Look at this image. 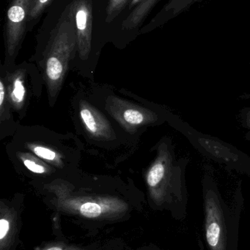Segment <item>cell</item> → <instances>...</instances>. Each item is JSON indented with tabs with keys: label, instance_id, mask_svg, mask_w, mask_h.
<instances>
[{
	"label": "cell",
	"instance_id": "3",
	"mask_svg": "<svg viewBox=\"0 0 250 250\" xmlns=\"http://www.w3.org/2000/svg\"><path fill=\"white\" fill-rule=\"evenodd\" d=\"M205 240L208 250H238V214L225 210L215 194L205 198Z\"/></svg>",
	"mask_w": 250,
	"mask_h": 250
},
{
	"label": "cell",
	"instance_id": "6",
	"mask_svg": "<svg viewBox=\"0 0 250 250\" xmlns=\"http://www.w3.org/2000/svg\"><path fill=\"white\" fill-rule=\"evenodd\" d=\"M22 203L18 199L0 201V250H17L21 243Z\"/></svg>",
	"mask_w": 250,
	"mask_h": 250
},
{
	"label": "cell",
	"instance_id": "21",
	"mask_svg": "<svg viewBox=\"0 0 250 250\" xmlns=\"http://www.w3.org/2000/svg\"><path fill=\"white\" fill-rule=\"evenodd\" d=\"M142 0H132L130 4V8L132 7H135V5L138 4V3L140 2Z\"/></svg>",
	"mask_w": 250,
	"mask_h": 250
},
{
	"label": "cell",
	"instance_id": "1",
	"mask_svg": "<svg viewBox=\"0 0 250 250\" xmlns=\"http://www.w3.org/2000/svg\"><path fill=\"white\" fill-rule=\"evenodd\" d=\"M56 179L43 186L44 203L52 216H63L95 236L109 226L126 223L142 210V204L126 194L96 190Z\"/></svg>",
	"mask_w": 250,
	"mask_h": 250
},
{
	"label": "cell",
	"instance_id": "5",
	"mask_svg": "<svg viewBox=\"0 0 250 250\" xmlns=\"http://www.w3.org/2000/svg\"><path fill=\"white\" fill-rule=\"evenodd\" d=\"M106 110L129 133H135L139 128L157 120V116L151 110L115 96L107 98Z\"/></svg>",
	"mask_w": 250,
	"mask_h": 250
},
{
	"label": "cell",
	"instance_id": "20",
	"mask_svg": "<svg viewBox=\"0 0 250 250\" xmlns=\"http://www.w3.org/2000/svg\"><path fill=\"white\" fill-rule=\"evenodd\" d=\"M134 250H162L154 245H145L139 247Z\"/></svg>",
	"mask_w": 250,
	"mask_h": 250
},
{
	"label": "cell",
	"instance_id": "2",
	"mask_svg": "<svg viewBox=\"0 0 250 250\" xmlns=\"http://www.w3.org/2000/svg\"><path fill=\"white\" fill-rule=\"evenodd\" d=\"M76 48L74 20L69 10L52 31L44 54V79L51 98L60 92Z\"/></svg>",
	"mask_w": 250,
	"mask_h": 250
},
{
	"label": "cell",
	"instance_id": "18",
	"mask_svg": "<svg viewBox=\"0 0 250 250\" xmlns=\"http://www.w3.org/2000/svg\"><path fill=\"white\" fill-rule=\"evenodd\" d=\"M127 245L124 241L119 238H113L103 243L101 250H127Z\"/></svg>",
	"mask_w": 250,
	"mask_h": 250
},
{
	"label": "cell",
	"instance_id": "9",
	"mask_svg": "<svg viewBox=\"0 0 250 250\" xmlns=\"http://www.w3.org/2000/svg\"><path fill=\"white\" fill-rule=\"evenodd\" d=\"M79 116L85 129L92 138L101 141L115 138L114 129L108 120L87 101L79 103Z\"/></svg>",
	"mask_w": 250,
	"mask_h": 250
},
{
	"label": "cell",
	"instance_id": "14",
	"mask_svg": "<svg viewBox=\"0 0 250 250\" xmlns=\"http://www.w3.org/2000/svg\"><path fill=\"white\" fill-rule=\"evenodd\" d=\"M17 157L23 166L32 173L38 174H49L52 171V168L45 164L41 159L29 153L19 152Z\"/></svg>",
	"mask_w": 250,
	"mask_h": 250
},
{
	"label": "cell",
	"instance_id": "12",
	"mask_svg": "<svg viewBox=\"0 0 250 250\" xmlns=\"http://www.w3.org/2000/svg\"><path fill=\"white\" fill-rule=\"evenodd\" d=\"M158 1L159 0H142L123 21L122 29L124 31L131 30L137 27Z\"/></svg>",
	"mask_w": 250,
	"mask_h": 250
},
{
	"label": "cell",
	"instance_id": "7",
	"mask_svg": "<svg viewBox=\"0 0 250 250\" xmlns=\"http://www.w3.org/2000/svg\"><path fill=\"white\" fill-rule=\"evenodd\" d=\"M33 0H13L6 16L5 48L10 57L14 55L26 31Z\"/></svg>",
	"mask_w": 250,
	"mask_h": 250
},
{
	"label": "cell",
	"instance_id": "10",
	"mask_svg": "<svg viewBox=\"0 0 250 250\" xmlns=\"http://www.w3.org/2000/svg\"><path fill=\"white\" fill-rule=\"evenodd\" d=\"M25 72L20 69L7 76L8 89L7 98L9 102L16 110L22 109L26 98V87H25Z\"/></svg>",
	"mask_w": 250,
	"mask_h": 250
},
{
	"label": "cell",
	"instance_id": "16",
	"mask_svg": "<svg viewBox=\"0 0 250 250\" xmlns=\"http://www.w3.org/2000/svg\"><path fill=\"white\" fill-rule=\"evenodd\" d=\"M52 0H33L29 20L37 19Z\"/></svg>",
	"mask_w": 250,
	"mask_h": 250
},
{
	"label": "cell",
	"instance_id": "15",
	"mask_svg": "<svg viewBox=\"0 0 250 250\" xmlns=\"http://www.w3.org/2000/svg\"><path fill=\"white\" fill-rule=\"evenodd\" d=\"M129 0H110L106 10V22L111 23L126 7Z\"/></svg>",
	"mask_w": 250,
	"mask_h": 250
},
{
	"label": "cell",
	"instance_id": "8",
	"mask_svg": "<svg viewBox=\"0 0 250 250\" xmlns=\"http://www.w3.org/2000/svg\"><path fill=\"white\" fill-rule=\"evenodd\" d=\"M77 38V50L81 60H86L91 51L92 6L91 0H74L70 6Z\"/></svg>",
	"mask_w": 250,
	"mask_h": 250
},
{
	"label": "cell",
	"instance_id": "19",
	"mask_svg": "<svg viewBox=\"0 0 250 250\" xmlns=\"http://www.w3.org/2000/svg\"><path fill=\"white\" fill-rule=\"evenodd\" d=\"M7 94L4 82L1 80L0 82V114H1V117L4 114V108H5L4 105H5L6 99H7Z\"/></svg>",
	"mask_w": 250,
	"mask_h": 250
},
{
	"label": "cell",
	"instance_id": "17",
	"mask_svg": "<svg viewBox=\"0 0 250 250\" xmlns=\"http://www.w3.org/2000/svg\"><path fill=\"white\" fill-rule=\"evenodd\" d=\"M198 0H171L165 7L166 11L173 10V13H176L180 12L183 9L186 8L195 1Z\"/></svg>",
	"mask_w": 250,
	"mask_h": 250
},
{
	"label": "cell",
	"instance_id": "13",
	"mask_svg": "<svg viewBox=\"0 0 250 250\" xmlns=\"http://www.w3.org/2000/svg\"><path fill=\"white\" fill-rule=\"evenodd\" d=\"M26 147L41 160L47 162L55 167H63L64 163H63V155L57 150L47 146L35 144V143H28L26 144Z\"/></svg>",
	"mask_w": 250,
	"mask_h": 250
},
{
	"label": "cell",
	"instance_id": "11",
	"mask_svg": "<svg viewBox=\"0 0 250 250\" xmlns=\"http://www.w3.org/2000/svg\"><path fill=\"white\" fill-rule=\"evenodd\" d=\"M102 247L101 241L89 244H76L69 242L66 236H54L53 240L43 242L35 247L33 250H101Z\"/></svg>",
	"mask_w": 250,
	"mask_h": 250
},
{
	"label": "cell",
	"instance_id": "4",
	"mask_svg": "<svg viewBox=\"0 0 250 250\" xmlns=\"http://www.w3.org/2000/svg\"><path fill=\"white\" fill-rule=\"evenodd\" d=\"M170 166L168 152L164 148L160 149L157 159L147 172L145 180L151 208L159 211L169 210L175 217V202L170 189Z\"/></svg>",
	"mask_w": 250,
	"mask_h": 250
}]
</instances>
